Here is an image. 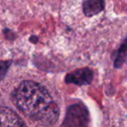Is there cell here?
Listing matches in <instances>:
<instances>
[{"instance_id":"cell-1","label":"cell","mask_w":127,"mask_h":127,"mask_svg":"<svg viewBox=\"0 0 127 127\" xmlns=\"http://www.w3.org/2000/svg\"><path fill=\"white\" fill-rule=\"evenodd\" d=\"M14 105L26 117L52 125L59 116V109L48 91L39 83L24 80L12 93Z\"/></svg>"},{"instance_id":"cell-2","label":"cell","mask_w":127,"mask_h":127,"mask_svg":"<svg viewBox=\"0 0 127 127\" xmlns=\"http://www.w3.org/2000/svg\"><path fill=\"white\" fill-rule=\"evenodd\" d=\"M90 116L87 108L82 104H75L68 108L63 127H89Z\"/></svg>"},{"instance_id":"cell-3","label":"cell","mask_w":127,"mask_h":127,"mask_svg":"<svg viewBox=\"0 0 127 127\" xmlns=\"http://www.w3.org/2000/svg\"><path fill=\"white\" fill-rule=\"evenodd\" d=\"M93 80V71L88 67L77 69V70L71 72L66 75L65 82L71 83L75 85L83 86L88 85Z\"/></svg>"},{"instance_id":"cell-4","label":"cell","mask_w":127,"mask_h":127,"mask_svg":"<svg viewBox=\"0 0 127 127\" xmlns=\"http://www.w3.org/2000/svg\"><path fill=\"white\" fill-rule=\"evenodd\" d=\"M0 127H26L21 119L10 109L0 107Z\"/></svg>"},{"instance_id":"cell-5","label":"cell","mask_w":127,"mask_h":127,"mask_svg":"<svg viewBox=\"0 0 127 127\" xmlns=\"http://www.w3.org/2000/svg\"><path fill=\"white\" fill-rule=\"evenodd\" d=\"M105 0H84L82 10L85 17H92L97 16L105 10Z\"/></svg>"},{"instance_id":"cell-6","label":"cell","mask_w":127,"mask_h":127,"mask_svg":"<svg viewBox=\"0 0 127 127\" xmlns=\"http://www.w3.org/2000/svg\"><path fill=\"white\" fill-rule=\"evenodd\" d=\"M114 67L116 68H120L126 59V39L125 38L119 49L114 53Z\"/></svg>"},{"instance_id":"cell-7","label":"cell","mask_w":127,"mask_h":127,"mask_svg":"<svg viewBox=\"0 0 127 127\" xmlns=\"http://www.w3.org/2000/svg\"><path fill=\"white\" fill-rule=\"evenodd\" d=\"M10 64L11 61H0V81L5 76Z\"/></svg>"},{"instance_id":"cell-8","label":"cell","mask_w":127,"mask_h":127,"mask_svg":"<svg viewBox=\"0 0 127 127\" xmlns=\"http://www.w3.org/2000/svg\"><path fill=\"white\" fill-rule=\"evenodd\" d=\"M3 35H4V37L7 39V40L12 41L17 37V35H16L13 31H11L10 30H9V29H4L3 31Z\"/></svg>"},{"instance_id":"cell-9","label":"cell","mask_w":127,"mask_h":127,"mask_svg":"<svg viewBox=\"0 0 127 127\" xmlns=\"http://www.w3.org/2000/svg\"><path fill=\"white\" fill-rule=\"evenodd\" d=\"M29 41L31 42H32V43H37V42H38V37H37V35H32L30 36Z\"/></svg>"}]
</instances>
